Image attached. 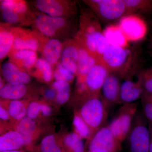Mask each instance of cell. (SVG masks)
<instances>
[{
	"label": "cell",
	"instance_id": "cell-13",
	"mask_svg": "<svg viewBox=\"0 0 152 152\" xmlns=\"http://www.w3.org/2000/svg\"><path fill=\"white\" fill-rule=\"evenodd\" d=\"M9 56V61L25 72L34 68L38 59L37 52L30 50L14 51Z\"/></svg>",
	"mask_w": 152,
	"mask_h": 152
},
{
	"label": "cell",
	"instance_id": "cell-37",
	"mask_svg": "<svg viewBox=\"0 0 152 152\" xmlns=\"http://www.w3.org/2000/svg\"><path fill=\"white\" fill-rule=\"evenodd\" d=\"M40 113H41V104L37 102H32L27 108V115L31 119L37 118Z\"/></svg>",
	"mask_w": 152,
	"mask_h": 152
},
{
	"label": "cell",
	"instance_id": "cell-11",
	"mask_svg": "<svg viewBox=\"0 0 152 152\" xmlns=\"http://www.w3.org/2000/svg\"><path fill=\"white\" fill-rule=\"evenodd\" d=\"M143 92L139 74L136 80L129 77L121 85L120 101L125 104L132 103L141 96Z\"/></svg>",
	"mask_w": 152,
	"mask_h": 152
},
{
	"label": "cell",
	"instance_id": "cell-30",
	"mask_svg": "<svg viewBox=\"0 0 152 152\" xmlns=\"http://www.w3.org/2000/svg\"><path fill=\"white\" fill-rule=\"evenodd\" d=\"M73 124L75 133L82 138L86 139L91 135V129L79 114L74 116Z\"/></svg>",
	"mask_w": 152,
	"mask_h": 152
},
{
	"label": "cell",
	"instance_id": "cell-22",
	"mask_svg": "<svg viewBox=\"0 0 152 152\" xmlns=\"http://www.w3.org/2000/svg\"><path fill=\"white\" fill-rule=\"evenodd\" d=\"M35 130V123L27 116L19 121L15 129V131L23 137L25 145L32 142Z\"/></svg>",
	"mask_w": 152,
	"mask_h": 152
},
{
	"label": "cell",
	"instance_id": "cell-15",
	"mask_svg": "<svg viewBox=\"0 0 152 152\" xmlns=\"http://www.w3.org/2000/svg\"><path fill=\"white\" fill-rule=\"evenodd\" d=\"M78 44L77 59V75L80 80H85V77L95 65L99 62L97 59L92 55L77 40Z\"/></svg>",
	"mask_w": 152,
	"mask_h": 152
},
{
	"label": "cell",
	"instance_id": "cell-1",
	"mask_svg": "<svg viewBox=\"0 0 152 152\" xmlns=\"http://www.w3.org/2000/svg\"><path fill=\"white\" fill-rule=\"evenodd\" d=\"M75 40L99 61L110 45L101 31L99 23L97 22L89 23L80 28Z\"/></svg>",
	"mask_w": 152,
	"mask_h": 152
},
{
	"label": "cell",
	"instance_id": "cell-21",
	"mask_svg": "<svg viewBox=\"0 0 152 152\" xmlns=\"http://www.w3.org/2000/svg\"><path fill=\"white\" fill-rule=\"evenodd\" d=\"M110 45L127 48L129 41L118 25L108 26L103 32Z\"/></svg>",
	"mask_w": 152,
	"mask_h": 152
},
{
	"label": "cell",
	"instance_id": "cell-12",
	"mask_svg": "<svg viewBox=\"0 0 152 152\" xmlns=\"http://www.w3.org/2000/svg\"><path fill=\"white\" fill-rule=\"evenodd\" d=\"M109 74L106 67L100 63H98L85 77L84 82L87 89L95 94H98Z\"/></svg>",
	"mask_w": 152,
	"mask_h": 152
},
{
	"label": "cell",
	"instance_id": "cell-33",
	"mask_svg": "<svg viewBox=\"0 0 152 152\" xmlns=\"http://www.w3.org/2000/svg\"><path fill=\"white\" fill-rule=\"evenodd\" d=\"M3 20L5 23L10 25L17 24L19 23H28L27 15H19L10 11H1Z\"/></svg>",
	"mask_w": 152,
	"mask_h": 152
},
{
	"label": "cell",
	"instance_id": "cell-19",
	"mask_svg": "<svg viewBox=\"0 0 152 152\" xmlns=\"http://www.w3.org/2000/svg\"><path fill=\"white\" fill-rule=\"evenodd\" d=\"M25 145L23 137L17 131H11L0 137V151L18 150Z\"/></svg>",
	"mask_w": 152,
	"mask_h": 152
},
{
	"label": "cell",
	"instance_id": "cell-27",
	"mask_svg": "<svg viewBox=\"0 0 152 152\" xmlns=\"http://www.w3.org/2000/svg\"><path fill=\"white\" fill-rule=\"evenodd\" d=\"M37 17L46 22L59 35L60 32H64L69 27L68 22L65 18L50 16L44 13L39 14Z\"/></svg>",
	"mask_w": 152,
	"mask_h": 152
},
{
	"label": "cell",
	"instance_id": "cell-16",
	"mask_svg": "<svg viewBox=\"0 0 152 152\" xmlns=\"http://www.w3.org/2000/svg\"><path fill=\"white\" fill-rule=\"evenodd\" d=\"M78 44L75 39L67 41L63 44L61 62L63 66L77 75Z\"/></svg>",
	"mask_w": 152,
	"mask_h": 152
},
{
	"label": "cell",
	"instance_id": "cell-17",
	"mask_svg": "<svg viewBox=\"0 0 152 152\" xmlns=\"http://www.w3.org/2000/svg\"><path fill=\"white\" fill-rule=\"evenodd\" d=\"M1 73L5 80L11 84L25 85L31 80L28 74L10 61L3 64Z\"/></svg>",
	"mask_w": 152,
	"mask_h": 152
},
{
	"label": "cell",
	"instance_id": "cell-34",
	"mask_svg": "<svg viewBox=\"0 0 152 152\" xmlns=\"http://www.w3.org/2000/svg\"><path fill=\"white\" fill-rule=\"evenodd\" d=\"M143 91L145 94H152V68L142 71L139 74Z\"/></svg>",
	"mask_w": 152,
	"mask_h": 152
},
{
	"label": "cell",
	"instance_id": "cell-36",
	"mask_svg": "<svg viewBox=\"0 0 152 152\" xmlns=\"http://www.w3.org/2000/svg\"><path fill=\"white\" fill-rule=\"evenodd\" d=\"M143 110L148 119L152 121V94H145L143 99Z\"/></svg>",
	"mask_w": 152,
	"mask_h": 152
},
{
	"label": "cell",
	"instance_id": "cell-5",
	"mask_svg": "<svg viewBox=\"0 0 152 152\" xmlns=\"http://www.w3.org/2000/svg\"><path fill=\"white\" fill-rule=\"evenodd\" d=\"M137 108L135 104H125L108 126L113 135L120 143L126 139L129 132Z\"/></svg>",
	"mask_w": 152,
	"mask_h": 152
},
{
	"label": "cell",
	"instance_id": "cell-41",
	"mask_svg": "<svg viewBox=\"0 0 152 152\" xmlns=\"http://www.w3.org/2000/svg\"><path fill=\"white\" fill-rule=\"evenodd\" d=\"M89 152H109L107 151H105V150L100 149H95L93 150V151H91Z\"/></svg>",
	"mask_w": 152,
	"mask_h": 152
},
{
	"label": "cell",
	"instance_id": "cell-18",
	"mask_svg": "<svg viewBox=\"0 0 152 152\" xmlns=\"http://www.w3.org/2000/svg\"><path fill=\"white\" fill-rule=\"evenodd\" d=\"M63 44L56 39L47 40L44 44L42 52L43 58L52 66L54 67L61 59Z\"/></svg>",
	"mask_w": 152,
	"mask_h": 152
},
{
	"label": "cell",
	"instance_id": "cell-23",
	"mask_svg": "<svg viewBox=\"0 0 152 152\" xmlns=\"http://www.w3.org/2000/svg\"><path fill=\"white\" fill-rule=\"evenodd\" d=\"M27 92L25 85L8 83L4 85L0 90V96L3 99L16 100L24 96Z\"/></svg>",
	"mask_w": 152,
	"mask_h": 152
},
{
	"label": "cell",
	"instance_id": "cell-6",
	"mask_svg": "<svg viewBox=\"0 0 152 152\" xmlns=\"http://www.w3.org/2000/svg\"><path fill=\"white\" fill-rule=\"evenodd\" d=\"M126 138H128L130 152H149L151 134L140 117L137 116L133 120Z\"/></svg>",
	"mask_w": 152,
	"mask_h": 152
},
{
	"label": "cell",
	"instance_id": "cell-32",
	"mask_svg": "<svg viewBox=\"0 0 152 152\" xmlns=\"http://www.w3.org/2000/svg\"><path fill=\"white\" fill-rule=\"evenodd\" d=\"M75 75L71 71L63 66L61 62L57 64L53 71V77L56 81H65L69 83L73 80Z\"/></svg>",
	"mask_w": 152,
	"mask_h": 152
},
{
	"label": "cell",
	"instance_id": "cell-20",
	"mask_svg": "<svg viewBox=\"0 0 152 152\" xmlns=\"http://www.w3.org/2000/svg\"><path fill=\"white\" fill-rule=\"evenodd\" d=\"M10 25L1 23L0 31V59L2 61L9 56L12 49L14 35Z\"/></svg>",
	"mask_w": 152,
	"mask_h": 152
},
{
	"label": "cell",
	"instance_id": "cell-42",
	"mask_svg": "<svg viewBox=\"0 0 152 152\" xmlns=\"http://www.w3.org/2000/svg\"><path fill=\"white\" fill-rule=\"evenodd\" d=\"M0 152H23L19 150H15V151H2Z\"/></svg>",
	"mask_w": 152,
	"mask_h": 152
},
{
	"label": "cell",
	"instance_id": "cell-10",
	"mask_svg": "<svg viewBox=\"0 0 152 152\" xmlns=\"http://www.w3.org/2000/svg\"><path fill=\"white\" fill-rule=\"evenodd\" d=\"M120 143L115 138L108 126L101 128L91 140L89 146V152L97 149L109 152H116Z\"/></svg>",
	"mask_w": 152,
	"mask_h": 152
},
{
	"label": "cell",
	"instance_id": "cell-31",
	"mask_svg": "<svg viewBox=\"0 0 152 152\" xmlns=\"http://www.w3.org/2000/svg\"><path fill=\"white\" fill-rule=\"evenodd\" d=\"M40 152H64L57 143L54 136H47L43 139L40 147Z\"/></svg>",
	"mask_w": 152,
	"mask_h": 152
},
{
	"label": "cell",
	"instance_id": "cell-29",
	"mask_svg": "<svg viewBox=\"0 0 152 152\" xmlns=\"http://www.w3.org/2000/svg\"><path fill=\"white\" fill-rule=\"evenodd\" d=\"M8 111L10 116L15 120L20 121L27 115V108L25 105L18 100H12L10 102Z\"/></svg>",
	"mask_w": 152,
	"mask_h": 152
},
{
	"label": "cell",
	"instance_id": "cell-3",
	"mask_svg": "<svg viewBox=\"0 0 152 152\" xmlns=\"http://www.w3.org/2000/svg\"><path fill=\"white\" fill-rule=\"evenodd\" d=\"M84 1L104 21L120 20L127 15L124 0H90Z\"/></svg>",
	"mask_w": 152,
	"mask_h": 152
},
{
	"label": "cell",
	"instance_id": "cell-25",
	"mask_svg": "<svg viewBox=\"0 0 152 152\" xmlns=\"http://www.w3.org/2000/svg\"><path fill=\"white\" fill-rule=\"evenodd\" d=\"M1 11H10L19 15H29L27 3L22 0H4L1 1Z\"/></svg>",
	"mask_w": 152,
	"mask_h": 152
},
{
	"label": "cell",
	"instance_id": "cell-7",
	"mask_svg": "<svg viewBox=\"0 0 152 152\" xmlns=\"http://www.w3.org/2000/svg\"><path fill=\"white\" fill-rule=\"evenodd\" d=\"M12 29L14 41L11 52L23 50L36 52L42 51L44 45L42 41L44 40L36 32L19 27L12 28Z\"/></svg>",
	"mask_w": 152,
	"mask_h": 152
},
{
	"label": "cell",
	"instance_id": "cell-35",
	"mask_svg": "<svg viewBox=\"0 0 152 152\" xmlns=\"http://www.w3.org/2000/svg\"><path fill=\"white\" fill-rule=\"evenodd\" d=\"M55 91L56 92V100L57 103L63 104L69 99L70 87L69 85L61 83L58 85Z\"/></svg>",
	"mask_w": 152,
	"mask_h": 152
},
{
	"label": "cell",
	"instance_id": "cell-28",
	"mask_svg": "<svg viewBox=\"0 0 152 152\" xmlns=\"http://www.w3.org/2000/svg\"><path fill=\"white\" fill-rule=\"evenodd\" d=\"M34 68L35 73L47 83L50 82L53 77V67L43 58L38 59Z\"/></svg>",
	"mask_w": 152,
	"mask_h": 152
},
{
	"label": "cell",
	"instance_id": "cell-26",
	"mask_svg": "<svg viewBox=\"0 0 152 152\" xmlns=\"http://www.w3.org/2000/svg\"><path fill=\"white\" fill-rule=\"evenodd\" d=\"M63 143L67 152H84L83 139L75 132L68 134L63 139Z\"/></svg>",
	"mask_w": 152,
	"mask_h": 152
},
{
	"label": "cell",
	"instance_id": "cell-4",
	"mask_svg": "<svg viewBox=\"0 0 152 152\" xmlns=\"http://www.w3.org/2000/svg\"><path fill=\"white\" fill-rule=\"evenodd\" d=\"M98 94H95L85 102L79 114L91 129L99 128L104 123L107 115V106L104 101L98 97Z\"/></svg>",
	"mask_w": 152,
	"mask_h": 152
},
{
	"label": "cell",
	"instance_id": "cell-8",
	"mask_svg": "<svg viewBox=\"0 0 152 152\" xmlns=\"http://www.w3.org/2000/svg\"><path fill=\"white\" fill-rule=\"evenodd\" d=\"M118 26L129 42L140 40L146 34V25L137 15L124 16L120 19Z\"/></svg>",
	"mask_w": 152,
	"mask_h": 152
},
{
	"label": "cell",
	"instance_id": "cell-39",
	"mask_svg": "<svg viewBox=\"0 0 152 152\" xmlns=\"http://www.w3.org/2000/svg\"><path fill=\"white\" fill-rule=\"evenodd\" d=\"M52 109L50 107L45 104H41V113L45 116H48L51 113Z\"/></svg>",
	"mask_w": 152,
	"mask_h": 152
},
{
	"label": "cell",
	"instance_id": "cell-9",
	"mask_svg": "<svg viewBox=\"0 0 152 152\" xmlns=\"http://www.w3.org/2000/svg\"><path fill=\"white\" fill-rule=\"evenodd\" d=\"M34 5L39 10L53 17L67 18L75 14V6L70 1L59 0H37Z\"/></svg>",
	"mask_w": 152,
	"mask_h": 152
},
{
	"label": "cell",
	"instance_id": "cell-24",
	"mask_svg": "<svg viewBox=\"0 0 152 152\" xmlns=\"http://www.w3.org/2000/svg\"><path fill=\"white\" fill-rule=\"evenodd\" d=\"M127 15L146 13L152 10V1L150 0H124Z\"/></svg>",
	"mask_w": 152,
	"mask_h": 152
},
{
	"label": "cell",
	"instance_id": "cell-2",
	"mask_svg": "<svg viewBox=\"0 0 152 152\" xmlns=\"http://www.w3.org/2000/svg\"><path fill=\"white\" fill-rule=\"evenodd\" d=\"M132 59V54L127 48L110 45L99 59L110 73L127 71Z\"/></svg>",
	"mask_w": 152,
	"mask_h": 152
},
{
	"label": "cell",
	"instance_id": "cell-40",
	"mask_svg": "<svg viewBox=\"0 0 152 152\" xmlns=\"http://www.w3.org/2000/svg\"><path fill=\"white\" fill-rule=\"evenodd\" d=\"M10 114L9 112L7 110L3 107L2 106L0 107V118L1 119L3 120H7L10 118Z\"/></svg>",
	"mask_w": 152,
	"mask_h": 152
},
{
	"label": "cell",
	"instance_id": "cell-43",
	"mask_svg": "<svg viewBox=\"0 0 152 152\" xmlns=\"http://www.w3.org/2000/svg\"><path fill=\"white\" fill-rule=\"evenodd\" d=\"M151 45H152V43H151Z\"/></svg>",
	"mask_w": 152,
	"mask_h": 152
},
{
	"label": "cell",
	"instance_id": "cell-38",
	"mask_svg": "<svg viewBox=\"0 0 152 152\" xmlns=\"http://www.w3.org/2000/svg\"><path fill=\"white\" fill-rule=\"evenodd\" d=\"M44 96L47 99L50 100L56 99V92L54 89H48L45 91L44 93Z\"/></svg>",
	"mask_w": 152,
	"mask_h": 152
},
{
	"label": "cell",
	"instance_id": "cell-14",
	"mask_svg": "<svg viewBox=\"0 0 152 152\" xmlns=\"http://www.w3.org/2000/svg\"><path fill=\"white\" fill-rule=\"evenodd\" d=\"M121 84L116 75L109 72L102 87L103 101L107 106L120 101Z\"/></svg>",
	"mask_w": 152,
	"mask_h": 152
}]
</instances>
